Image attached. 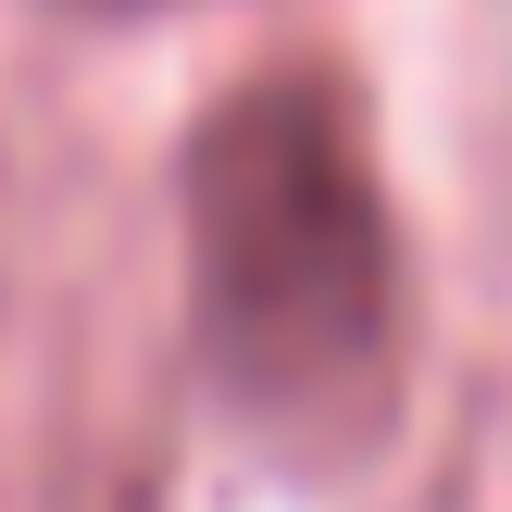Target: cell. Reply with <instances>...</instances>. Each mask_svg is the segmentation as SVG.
<instances>
[{
    "label": "cell",
    "mask_w": 512,
    "mask_h": 512,
    "mask_svg": "<svg viewBox=\"0 0 512 512\" xmlns=\"http://www.w3.org/2000/svg\"><path fill=\"white\" fill-rule=\"evenodd\" d=\"M188 300L200 363L250 425L338 450L400 363V238L363 113L325 63H275L188 138Z\"/></svg>",
    "instance_id": "6da1fadb"
},
{
    "label": "cell",
    "mask_w": 512,
    "mask_h": 512,
    "mask_svg": "<svg viewBox=\"0 0 512 512\" xmlns=\"http://www.w3.org/2000/svg\"><path fill=\"white\" fill-rule=\"evenodd\" d=\"M88 13H138V0H88Z\"/></svg>",
    "instance_id": "7a4b0ae2"
}]
</instances>
